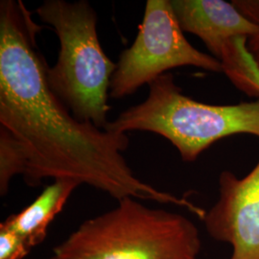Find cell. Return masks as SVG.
<instances>
[{
  "instance_id": "7",
  "label": "cell",
  "mask_w": 259,
  "mask_h": 259,
  "mask_svg": "<svg viewBox=\"0 0 259 259\" xmlns=\"http://www.w3.org/2000/svg\"><path fill=\"white\" fill-rule=\"evenodd\" d=\"M183 32L200 37L218 61L239 37L249 39L259 26L244 17L233 3L224 0H171Z\"/></svg>"
},
{
  "instance_id": "11",
  "label": "cell",
  "mask_w": 259,
  "mask_h": 259,
  "mask_svg": "<svg viewBox=\"0 0 259 259\" xmlns=\"http://www.w3.org/2000/svg\"><path fill=\"white\" fill-rule=\"evenodd\" d=\"M31 250L18 233L0 224V259H24Z\"/></svg>"
},
{
  "instance_id": "9",
  "label": "cell",
  "mask_w": 259,
  "mask_h": 259,
  "mask_svg": "<svg viewBox=\"0 0 259 259\" xmlns=\"http://www.w3.org/2000/svg\"><path fill=\"white\" fill-rule=\"evenodd\" d=\"M247 41L244 37L234 40L231 53L222 63L223 70L241 92L259 97V67L248 51Z\"/></svg>"
},
{
  "instance_id": "13",
  "label": "cell",
  "mask_w": 259,
  "mask_h": 259,
  "mask_svg": "<svg viewBox=\"0 0 259 259\" xmlns=\"http://www.w3.org/2000/svg\"><path fill=\"white\" fill-rule=\"evenodd\" d=\"M247 48L251 57L253 58L255 64L259 67V31L253 37L248 39Z\"/></svg>"
},
{
  "instance_id": "1",
  "label": "cell",
  "mask_w": 259,
  "mask_h": 259,
  "mask_svg": "<svg viewBox=\"0 0 259 259\" xmlns=\"http://www.w3.org/2000/svg\"><path fill=\"white\" fill-rule=\"evenodd\" d=\"M41 30L21 0L0 2V130L24 159L25 184L37 187L47 179H69L117 201L132 197L174 204L202 220V207L136 177L122 155L129 147L126 134L77 120L56 96L37 47Z\"/></svg>"
},
{
  "instance_id": "5",
  "label": "cell",
  "mask_w": 259,
  "mask_h": 259,
  "mask_svg": "<svg viewBox=\"0 0 259 259\" xmlns=\"http://www.w3.org/2000/svg\"><path fill=\"white\" fill-rule=\"evenodd\" d=\"M195 66L224 73L220 61L195 48L185 37L171 0H147L134 44L120 56L111 77L110 96L122 99L168 70Z\"/></svg>"
},
{
  "instance_id": "6",
  "label": "cell",
  "mask_w": 259,
  "mask_h": 259,
  "mask_svg": "<svg viewBox=\"0 0 259 259\" xmlns=\"http://www.w3.org/2000/svg\"><path fill=\"white\" fill-rule=\"evenodd\" d=\"M205 230L232 247L231 259H259V160L246 176H219V198L205 213Z\"/></svg>"
},
{
  "instance_id": "2",
  "label": "cell",
  "mask_w": 259,
  "mask_h": 259,
  "mask_svg": "<svg viewBox=\"0 0 259 259\" xmlns=\"http://www.w3.org/2000/svg\"><path fill=\"white\" fill-rule=\"evenodd\" d=\"M202 241L194 223L151 208L132 197L85 220L54 248L64 259H198Z\"/></svg>"
},
{
  "instance_id": "3",
  "label": "cell",
  "mask_w": 259,
  "mask_h": 259,
  "mask_svg": "<svg viewBox=\"0 0 259 259\" xmlns=\"http://www.w3.org/2000/svg\"><path fill=\"white\" fill-rule=\"evenodd\" d=\"M36 14L60 41L57 63L47 71L50 89L77 120L105 129L116 65L100 45L95 11L85 0H47Z\"/></svg>"
},
{
  "instance_id": "12",
  "label": "cell",
  "mask_w": 259,
  "mask_h": 259,
  "mask_svg": "<svg viewBox=\"0 0 259 259\" xmlns=\"http://www.w3.org/2000/svg\"><path fill=\"white\" fill-rule=\"evenodd\" d=\"M232 3L244 17L259 26V1H232Z\"/></svg>"
},
{
  "instance_id": "10",
  "label": "cell",
  "mask_w": 259,
  "mask_h": 259,
  "mask_svg": "<svg viewBox=\"0 0 259 259\" xmlns=\"http://www.w3.org/2000/svg\"><path fill=\"white\" fill-rule=\"evenodd\" d=\"M24 159L19 149L9 135L0 130V195L3 197L9 190L11 181L23 175Z\"/></svg>"
},
{
  "instance_id": "8",
  "label": "cell",
  "mask_w": 259,
  "mask_h": 259,
  "mask_svg": "<svg viewBox=\"0 0 259 259\" xmlns=\"http://www.w3.org/2000/svg\"><path fill=\"white\" fill-rule=\"evenodd\" d=\"M80 185L69 179L54 180L33 203L19 212L10 215L1 224L18 233L33 249L45 241L50 224L63 210L73 191Z\"/></svg>"
},
{
  "instance_id": "4",
  "label": "cell",
  "mask_w": 259,
  "mask_h": 259,
  "mask_svg": "<svg viewBox=\"0 0 259 259\" xmlns=\"http://www.w3.org/2000/svg\"><path fill=\"white\" fill-rule=\"evenodd\" d=\"M105 130L159 135L176 147L182 159L195 161L220 139L235 135L259 138V99L235 105H210L186 96L171 73L149 84L148 97L121 112Z\"/></svg>"
},
{
  "instance_id": "14",
  "label": "cell",
  "mask_w": 259,
  "mask_h": 259,
  "mask_svg": "<svg viewBox=\"0 0 259 259\" xmlns=\"http://www.w3.org/2000/svg\"><path fill=\"white\" fill-rule=\"evenodd\" d=\"M48 259H64L61 258V257H59V256H57V255H54V256H52V257H50V258Z\"/></svg>"
}]
</instances>
